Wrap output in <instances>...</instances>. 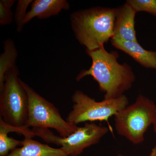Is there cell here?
<instances>
[{
    "instance_id": "obj_7",
    "label": "cell",
    "mask_w": 156,
    "mask_h": 156,
    "mask_svg": "<svg viewBox=\"0 0 156 156\" xmlns=\"http://www.w3.org/2000/svg\"><path fill=\"white\" fill-rule=\"evenodd\" d=\"M32 130L35 136L41 137L45 142L61 146L69 156L80 155L85 149L98 143L108 131L107 127L93 122L86 123L66 137L55 135L48 128H33Z\"/></svg>"
},
{
    "instance_id": "obj_18",
    "label": "cell",
    "mask_w": 156,
    "mask_h": 156,
    "mask_svg": "<svg viewBox=\"0 0 156 156\" xmlns=\"http://www.w3.org/2000/svg\"><path fill=\"white\" fill-rule=\"evenodd\" d=\"M149 156H156V146L152 149Z\"/></svg>"
},
{
    "instance_id": "obj_17",
    "label": "cell",
    "mask_w": 156,
    "mask_h": 156,
    "mask_svg": "<svg viewBox=\"0 0 156 156\" xmlns=\"http://www.w3.org/2000/svg\"><path fill=\"white\" fill-rule=\"evenodd\" d=\"M0 131L7 132H14L22 134L24 137L33 138L35 136L33 131L27 127H17L6 123L2 117H0Z\"/></svg>"
},
{
    "instance_id": "obj_12",
    "label": "cell",
    "mask_w": 156,
    "mask_h": 156,
    "mask_svg": "<svg viewBox=\"0 0 156 156\" xmlns=\"http://www.w3.org/2000/svg\"><path fill=\"white\" fill-rule=\"evenodd\" d=\"M4 50L0 56V91L4 87L5 75L10 69L16 66L18 56L17 48L11 39L4 42Z\"/></svg>"
},
{
    "instance_id": "obj_4",
    "label": "cell",
    "mask_w": 156,
    "mask_h": 156,
    "mask_svg": "<svg viewBox=\"0 0 156 156\" xmlns=\"http://www.w3.org/2000/svg\"><path fill=\"white\" fill-rule=\"evenodd\" d=\"M19 74L16 65L5 75L4 87L0 91V113L9 125L25 127L28 116L29 99Z\"/></svg>"
},
{
    "instance_id": "obj_19",
    "label": "cell",
    "mask_w": 156,
    "mask_h": 156,
    "mask_svg": "<svg viewBox=\"0 0 156 156\" xmlns=\"http://www.w3.org/2000/svg\"><path fill=\"white\" fill-rule=\"evenodd\" d=\"M154 126V131L156 133V114L154 120L153 124Z\"/></svg>"
},
{
    "instance_id": "obj_10",
    "label": "cell",
    "mask_w": 156,
    "mask_h": 156,
    "mask_svg": "<svg viewBox=\"0 0 156 156\" xmlns=\"http://www.w3.org/2000/svg\"><path fill=\"white\" fill-rule=\"evenodd\" d=\"M70 5L66 0H35L31 4L24 20L26 24L34 17L45 19L58 15L63 10H69Z\"/></svg>"
},
{
    "instance_id": "obj_2",
    "label": "cell",
    "mask_w": 156,
    "mask_h": 156,
    "mask_svg": "<svg viewBox=\"0 0 156 156\" xmlns=\"http://www.w3.org/2000/svg\"><path fill=\"white\" fill-rule=\"evenodd\" d=\"M116 9L95 7L73 12L71 26L76 39L87 51L104 48L113 37Z\"/></svg>"
},
{
    "instance_id": "obj_1",
    "label": "cell",
    "mask_w": 156,
    "mask_h": 156,
    "mask_svg": "<svg viewBox=\"0 0 156 156\" xmlns=\"http://www.w3.org/2000/svg\"><path fill=\"white\" fill-rule=\"evenodd\" d=\"M86 52L92 59V65L89 69L83 70L78 75L77 82L91 76L104 93L105 99L120 97L131 88L135 81L134 71L128 63L119 62L117 52H109L104 48Z\"/></svg>"
},
{
    "instance_id": "obj_11",
    "label": "cell",
    "mask_w": 156,
    "mask_h": 156,
    "mask_svg": "<svg viewBox=\"0 0 156 156\" xmlns=\"http://www.w3.org/2000/svg\"><path fill=\"white\" fill-rule=\"evenodd\" d=\"M7 156H69L60 148H54L31 137H24L21 147H17Z\"/></svg>"
},
{
    "instance_id": "obj_16",
    "label": "cell",
    "mask_w": 156,
    "mask_h": 156,
    "mask_svg": "<svg viewBox=\"0 0 156 156\" xmlns=\"http://www.w3.org/2000/svg\"><path fill=\"white\" fill-rule=\"evenodd\" d=\"M16 1L15 0L0 1V24L5 25L11 24L13 21V13L11 7Z\"/></svg>"
},
{
    "instance_id": "obj_5",
    "label": "cell",
    "mask_w": 156,
    "mask_h": 156,
    "mask_svg": "<svg viewBox=\"0 0 156 156\" xmlns=\"http://www.w3.org/2000/svg\"><path fill=\"white\" fill-rule=\"evenodd\" d=\"M72 100L73 109L66 120L76 126L85 122L108 121L129 104L128 98L124 95L97 101L80 90L74 92Z\"/></svg>"
},
{
    "instance_id": "obj_9",
    "label": "cell",
    "mask_w": 156,
    "mask_h": 156,
    "mask_svg": "<svg viewBox=\"0 0 156 156\" xmlns=\"http://www.w3.org/2000/svg\"><path fill=\"white\" fill-rule=\"evenodd\" d=\"M112 44L131 56L143 67L156 70V51L145 50L138 42L112 38Z\"/></svg>"
},
{
    "instance_id": "obj_3",
    "label": "cell",
    "mask_w": 156,
    "mask_h": 156,
    "mask_svg": "<svg viewBox=\"0 0 156 156\" xmlns=\"http://www.w3.org/2000/svg\"><path fill=\"white\" fill-rule=\"evenodd\" d=\"M156 105L153 101L139 95L134 103L128 105L115 116L118 134L137 144L143 142L144 134L153 124Z\"/></svg>"
},
{
    "instance_id": "obj_13",
    "label": "cell",
    "mask_w": 156,
    "mask_h": 156,
    "mask_svg": "<svg viewBox=\"0 0 156 156\" xmlns=\"http://www.w3.org/2000/svg\"><path fill=\"white\" fill-rule=\"evenodd\" d=\"M23 140H17L8 136V133L0 131V156H7L12 151L22 146Z\"/></svg>"
},
{
    "instance_id": "obj_6",
    "label": "cell",
    "mask_w": 156,
    "mask_h": 156,
    "mask_svg": "<svg viewBox=\"0 0 156 156\" xmlns=\"http://www.w3.org/2000/svg\"><path fill=\"white\" fill-rule=\"evenodd\" d=\"M29 99L27 128H53L62 137L75 132L79 127L62 118L58 108L21 80Z\"/></svg>"
},
{
    "instance_id": "obj_14",
    "label": "cell",
    "mask_w": 156,
    "mask_h": 156,
    "mask_svg": "<svg viewBox=\"0 0 156 156\" xmlns=\"http://www.w3.org/2000/svg\"><path fill=\"white\" fill-rule=\"evenodd\" d=\"M33 2L32 0H19L17 2L14 17L17 30L19 32L22 30L24 25V20L27 14V9Z\"/></svg>"
},
{
    "instance_id": "obj_15",
    "label": "cell",
    "mask_w": 156,
    "mask_h": 156,
    "mask_svg": "<svg viewBox=\"0 0 156 156\" xmlns=\"http://www.w3.org/2000/svg\"><path fill=\"white\" fill-rule=\"evenodd\" d=\"M126 2L136 12L144 11L156 16V0H128Z\"/></svg>"
},
{
    "instance_id": "obj_8",
    "label": "cell",
    "mask_w": 156,
    "mask_h": 156,
    "mask_svg": "<svg viewBox=\"0 0 156 156\" xmlns=\"http://www.w3.org/2000/svg\"><path fill=\"white\" fill-rule=\"evenodd\" d=\"M136 13L127 2L116 9L112 38L138 42L135 29Z\"/></svg>"
}]
</instances>
